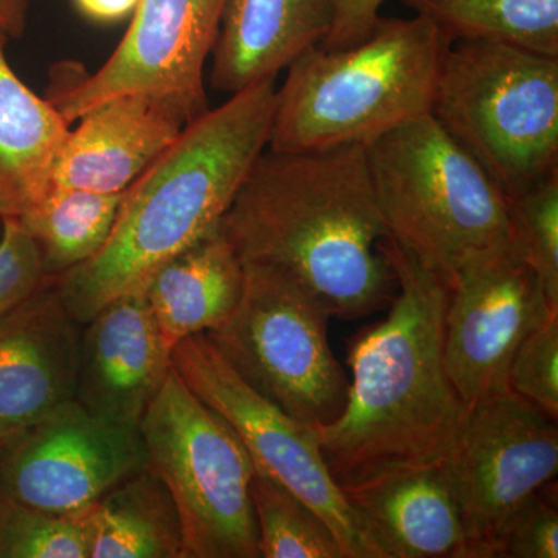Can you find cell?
I'll return each instance as SVG.
<instances>
[{"mask_svg": "<svg viewBox=\"0 0 558 558\" xmlns=\"http://www.w3.org/2000/svg\"><path fill=\"white\" fill-rule=\"evenodd\" d=\"M219 231L242 263L288 275L329 317H365L395 299V274L379 250L388 230L363 145L264 150Z\"/></svg>", "mask_w": 558, "mask_h": 558, "instance_id": "obj_1", "label": "cell"}, {"mask_svg": "<svg viewBox=\"0 0 558 558\" xmlns=\"http://www.w3.org/2000/svg\"><path fill=\"white\" fill-rule=\"evenodd\" d=\"M379 250L398 288L391 310L349 343L347 405L336 422L314 429L341 488L440 464L468 414L444 362L449 279L391 238Z\"/></svg>", "mask_w": 558, "mask_h": 558, "instance_id": "obj_2", "label": "cell"}, {"mask_svg": "<svg viewBox=\"0 0 558 558\" xmlns=\"http://www.w3.org/2000/svg\"><path fill=\"white\" fill-rule=\"evenodd\" d=\"M275 92L277 80L259 81L208 109L126 190L100 252L53 278L76 322L143 288L161 264L219 229L269 145Z\"/></svg>", "mask_w": 558, "mask_h": 558, "instance_id": "obj_3", "label": "cell"}, {"mask_svg": "<svg viewBox=\"0 0 558 558\" xmlns=\"http://www.w3.org/2000/svg\"><path fill=\"white\" fill-rule=\"evenodd\" d=\"M451 46L424 17H380L368 38L344 50L314 47L275 92L267 149L369 145L432 113L444 54Z\"/></svg>", "mask_w": 558, "mask_h": 558, "instance_id": "obj_4", "label": "cell"}, {"mask_svg": "<svg viewBox=\"0 0 558 558\" xmlns=\"http://www.w3.org/2000/svg\"><path fill=\"white\" fill-rule=\"evenodd\" d=\"M388 238L451 278L472 256L509 242L508 199L432 113L365 146Z\"/></svg>", "mask_w": 558, "mask_h": 558, "instance_id": "obj_5", "label": "cell"}, {"mask_svg": "<svg viewBox=\"0 0 558 558\" xmlns=\"http://www.w3.org/2000/svg\"><path fill=\"white\" fill-rule=\"evenodd\" d=\"M432 116L512 199L558 170V58L457 40Z\"/></svg>", "mask_w": 558, "mask_h": 558, "instance_id": "obj_6", "label": "cell"}, {"mask_svg": "<svg viewBox=\"0 0 558 558\" xmlns=\"http://www.w3.org/2000/svg\"><path fill=\"white\" fill-rule=\"evenodd\" d=\"M148 468L170 492L182 558H260L255 462L238 433L171 368L140 422Z\"/></svg>", "mask_w": 558, "mask_h": 558, "instance_id": "obj_7", "label": "cell"}, {"mask_svg": "<svg viewBox=\"0 0 558 558\" xmlns=\"http://www.w3.org/2000/svg\"><path fill=\"white\" fill-rule=\"evenodd\" d=\"M236 310L205 333L260 398L311 429L343 413L349 381L328 340L329 314L288 275L244 264Z\"/></svg>", "mask_w": 558, "mask_h": 558, "instance_id": "obj_8", "label": "cell"}, {"mask_svg": "<svg viewBox=\"0 0 558 558\" xmlns=\"http://www.w3.org/2000/svg\"><path fill=\"white\" fill-rule=\"evenodd\" d=\"M171 363L186 387L229 422L256 468L295 492L329 524L344 558H389L330 475L314 429L253 391L205 333L175 344Z\"/></svg>", "mask_w": 558, "mask_h": 558, "instance_id": "obj_9", "label": "cell"}, {"mask_svg": "<svg viewBox=\"0 0 558 558\" xmlns=\"http://www.w3.org/2000/svg\"><path fill=\"white\" fill-rule=\"evenodd\" d=\"M440 468L461 512L468 558H497L513 513L556 480L557 418L509 388L488 396L468 409Z\"/></svg>", "mask_w": 558, "mask_h": 558, "instance_id": "obj_10", "label": "cell"}, {"mask_svg": "<svg viewBox=\"0 0 558 558\" xmlns=\"http://www.w3.org/2000/svg\"><path fill=\"white\" fill-rule=\"evenodd\" d=\"M229 0H138L130 28L95 72L75 70L49 100L72 126L95 106L130 94L179 98L194 112L209 109L204 70Z\"/></svg>", "mask_w": 558, "mask_h": 558, "instance_id": "obj_11", "label": "cell"}, {"mask_svg": "<svg viewBox=\"0 0 558 558\" xmlns=\"http://www.w3.org/2000/svg\"><path fill=\"white\" fill-rule=\"evenodd\" d=\"M146 465L138 429L97 416L72 399L0 440V495L76 517Z\"/></svg>", "mask_w": 558, "mask_h": 558, "instance_id": "obj_12", "label": "cell"}, {"mask_svg": "<svg viewBox=\"0 0 558 558\" xmlns=\"http://www.w3.org/2000/svg\"><path fill=\"white\" fill-rule=\"evenodd\" d=\"M554 311L509 242L472 256L451 275L444 362L468 409L508 389L517 348Z\"/></svg>", "mask_w": 558, "mask_h": 558, "instance_id": "obj_13", "label": "cell"}, {"mask_svg": "<svg viewBox=\"0 0 558 558\" xmlns=\"http://www.w3.org/2000/svg\"><path fill=\"white\" fill-rule=\"evenodd\" d=\"M201 117L179 98L130 94L95 106L70 130L51 185L124 193Z\"/></svg>", "mask_w": 558, "mask_h": 558, "instance_id": "obj_14", "label": "cell"}, {"mask_svg": "<svg viewBox=\"0 0 558 558\" xmlns=\"http://www.w3.org/2000/svg\"><path fill=\"white\" fill-rule=\"evenodd\" d=\"M172 368L143 288L124 293L81 329L75 400L123 427L138 429Z\"/></svg>", "mask_w": 558, "mask_h": 558, "instance_id": "obj_15", "label": "cell"}, {"mask_svg": "<svg viewBox=\"0 0 558 558\" xmlns=\"http://www.w3.org/2000/svg\"><path fill=\"white\" fill-rule=\"evenodd\" d=\"M81 329L53 279L0 317V440L75 399Z\"/></svg>", "mask_w": 558, "mask_h": 558, "instance_id": "obj_16", "label": "cell"}, {"mask_svg": "<svg viewBox=\"0 0 558 558\" xmlns=\"http://www.w3.org/2000/svg\"><path fill=\"white\" fill-rule=\"evenodd\" d=\"M336 13L337 0H229L211 51V86L230 97L277 80L325 40Z\"/></svg>", "mask_w": 558, "mask_h": 558, "instance_id": "obj_17", "label": "cell"}, {"mask_svg": "<svg viewBox=\"0 0 558 558\" xmlns=\"http://www.w3.org/2000/svg\"><path fill=\"white\" fill-rule=\"evenodd\" d=\"M389 558H468V538L442 468L403 469L341 488Z\"/></svg>", "mask_w": 558, "mask_h": 558, "instance_id": "obj_18", "label": "cell"}, {"mask_svg": "<svg viewBox=\"0 0 558 558\" xmlns=\"http://www.w3.org/2000/svg\"><path fill=\"white\" fill-rule=\"evenodd\" d=\"M244 281V263L219 229L161 264L143 292L167 348L219 328L236 310Z\"/></svg>", "mask_w": 558, "mask_h": 558, "instance_id": "obj_19", "label": "cell"}, {"mask_svg": "<svg viewBox=\"0 0 558 558\" xmlns=\"http://www.w3.org/2000/svg\"><path fill=\"white\" fill-rule=\"evenodd\" d=\"M0 31V220L20 219L51 189L70 124L47 98L22 83Z\"/></svg>", "mask_w": 558, "mask_h": 558, "instance_id": "obj_20", "label": "cell"}, {"mask_svg": "<svg viewBox=\"0 0 558 558\" xmlns=\"http://www.w3.org/2000/svg\"><path fill=\"white\" fill-rule=\"evenodd\" d=\"M89 558H182V524L153 469L131 473L80 513Z\"/></svg>", "mask_w": 558, "mask_h": 558, "instance_id": "obj_21", "label": "cell"}, {"mask_svg": "<svg viewBox=\"0 0 558 558\" xmlns=\"http://www.w3.org/2000/svg\"><path fill=\"white\" fill-rule=\"evenodd\" d=\"M124 193L51 186L16 219L35 241L47 278H58L100 252L116 226Z\"/></svg>", "mask_w": 558, "mask_h": 558, "instance_id": "obj_22", "label": "cell"}, {"mask_svg": "<svg viewBox=\"0 0 558 558\" xmlns=\"http://www.w3.org/2000/svg\"><path fill=\"white\" fill-rule=\"evenodd\" d=\"M451 44L487 40L558 58V0H402Z\"/></svg>", "mask_w": 558, "mask_h": 558, "instance_id": "obj_23", "label": "cell"}, {"mask_svg": "<svg viewBox=\"0 0 558 558\" xmlns=\"http://www.w3.org/2000/svg\"><path fill=\"white\" fill-rule=\"evenodd\" d=\"M250 492L260 558H344L329 524L295 492L256 465Z\"/></svg>", "mask_w": 558, "mask_h": 558, "instance_id": "obj_24", "label": "cell"}, {"mask_svg": "<svg viewBox=\"0 0 558 558\" xmlns=\"http://www.w3.org/2000/svg\"><path fill=\"white\" fill-rule=\"evenodd\" d=\"M509 245L558 307V170L508 199Z\"/></svg>", "mask_w": 558, "mask_h": 558, "instance_id": "obj_25", "label": "cell"}, {"mask_svg": "<svg viewBox=\"0 0 558 558\" xmlns=\"http://www.w3.org/2000/svg\"><path fill=\"white\" fill-rule=\"evenodd\" d=\"M0 558H89L83 521L0 495Z\"/></svg>", "mask_w": 558, "mask_h": 558, "instance_id": "obj_26", "label": "cell"}, {"mask_svg": "<svg viewBox=\"0 0 558 558\" xmlns=\"http://www.w3.org/2000/svg\"><path fill=\"white\" fill-rule=\"evenodd\" d=\"M508 388L558 417V311L521 341L509 365Z\"/></svg>", "mask_w": 558, "mask_h": 558, "instance_id": "obj_27", "label": "cell"}, {"mask_svg": "<svg viewBox=\"0 0 558 558\" xmlns=\"http://www.w3.org/2000/svg\"><path fill=\"white\" fill-rule=\"evenodd\" d=\"M557 558L558 509L556 480L539 488L506 524L497 558Z\"/></svg>", "mask_w": 558, "mask_h": 558, "instance_id": "obj_28", "label": "cell"}, {"mask_svg": "<svg viewBox=\"0 0 558 558\" xmlns=\"http://www.w3.org/2000/svg\"><path fill=\"white\" fill-rule=\"evenodd\" d=\"M49 281L39 250L20 220H0V317Z\"/></svg>", "mask_w": 558, "mask_h": 558, "instance_id": "obj_29", "label": "cell"}, {"mask_svg": "<svg viewBox=\"0 0 558 558\" xmlns=\"http://www.w3.org/2000/svg\"><path fill=\"white\" fill-rule=\"evenodd\" d=\"M385 0H337L336 21L318 47L344 50L368 38L380 20Z\"/></svg>", "mask_w": 558, "mask_h": 558, "instance_id": "obj_30", "label": "cell"}, {"mask_svg": "<svg viewBox=\"0 0 558 558\" xmlns=\"http://www.w3.org/2000/svg\"><path fill=\"white\" fill-rule=\"evenodd\" d=\"M76 9L87 20L98 24H112L132 16L138 0H73Z\"/></svg>", "mask_w": 558, "mask_h": 558, "instance_id": "obj_31", "label": "cell"}, {"mask_svg": "<svg viewBox=\"0 0 558 558\" xmlns=\"http://www.w3.org/2000/svg\"><path fill=\"white\" fill-rule=\"evenodd\" d=\"M32 0H0V31L9 38H20L27 28Z\"/></svg>", "mask_w": 558, "mask_h": 558, "instance_id": "obj_32", "label": "cell"}]
</instances>
